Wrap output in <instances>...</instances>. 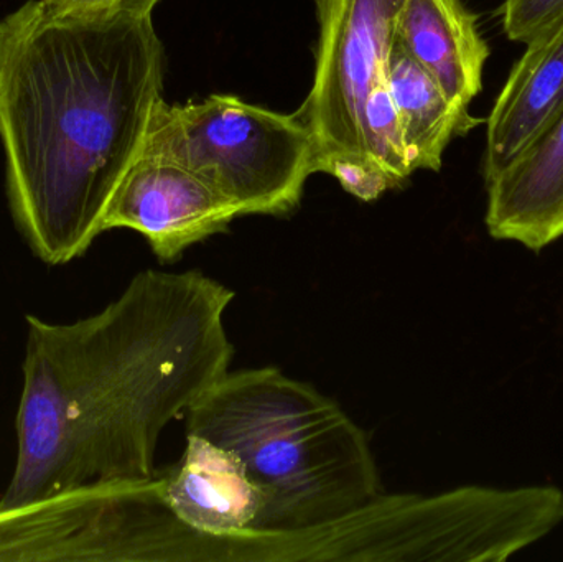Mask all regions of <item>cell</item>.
<instances>
[{
    "label": "cell",
    "mask_w": 563,
    "mask_h": 562,
    "mask_svg": "<svg viewBox=\"0 0 563 562\" xmlns=\"http://www.w3.org/2000/svg\"><path fill=\"white\" fill-rule=\"evenodd\" d=\"M402 5L404 0H317L313 86L295 111L313 137L314 161L364 154V102L386 79Z\"/></svg>",
    "instance_id": "cell-5"
},
{
    "label": "cell",
    "mask_w": 563,
    "mask_h": 562,
    "mask_svg": "<svg viewBox=\"0 0 563 562\" xmlns=\"http://www.w3.org/2000/svg\"><path fill=\"white\" fill-rule=\"evenodd\" d=\"M164 48L152 16L63 13L30 0L0 20V141L13 220L43 263L81 257L147 142Z\"/></svg>",
    "instance_id": "cell-2"
},
{
    "label": "cell",
    "mask_w": 563,
    "mask_h": 562,
    "mask_svg": "<svg viewBox=\"0 0 563 562\" xmlns=\"http://www.w3.org/2000/svg\"><path fill=\"white\" fill-rule=\"evenodd\" d=\"M361 137L364 154L389 175L396 188L402 187L413 168L387 78L371 89L364 102Z\"/></svg>",
    "instance_id": "cell-11"
},
{
    "label": "cell",
    "mask_w": 563,
    "mask_h": 562,
    "mask_svg": "<svg viewBox=\"0 0 563 562\" xmlns=\"http://www.w3.org/2000/svg\"><path fill=\"white\" fill-rule=\"evenodd\" d=\"M161 0H119L115 12L129 13L135 16H152L155 5Z\"/></svg>",
    "instance_id": "cell-14"
},
{
    "label": "cell",
    "mask_w": 563,
    "mask_h": 562,
    "mask_svg": "<svg viewBox=\"0 0 563 562\" xmlns=\"http://www.w3.org/2000/svg\"><path fill=\"white\" fill-rule=\"evenodd\" d=\"M240 210L187 168L142 154L119 185L104 218V233L137 231L162 263L224 233Z\"/></svg>",
    "instance_id": "cell-6"
},
{
    "label": "cell",
    "mask_w": 563,
    "mask_h": 562,
    "mask_svg": "<svg viewBox=\"0 0 563 562\" xmlns=\"http://www.w3.org/2000/svg\"><path fill=\"white\" fill-rule=\"evenodd\" d=\"M197 434L243 461L264 497L261 533L297 561H343L338 521L383 497L366 434L334 399L273 366L228 372L187 415Z\"/></svg>",
    "instance_id": "cell-3"
},
{
    "label": "cell",
    "mask_w": 563,
    "mask_h": 562,
    "mask_svg": "<svg viewBox=\"0 0 563 562\" xmlns=\"http://www.w3.org/2000/svg\"><path fill=\"white\" fill-rule=\"evenodd\" d=\"M489 236L534 253L563 238V109L496 177L486 181Z\"/></svg>",
    "instance_id": "cell-7"
},
{
    "label": "cell",
    "mask_w": 563,
    "mask_h": 562,
    "mask_svg": "<svg viewBox=\"0 0 563 562\" xmlns=\"http://www.w3.org/2000/svg\"><path fill=\"white\" fill-rule=\"evenodd\" d=\"M563 15V0H505L503 32L511 42L528 43Z\"/></svg>",
    "instance_id": "cell-13"
},
{
    "label": "cell",
    "mask_w": 563,
    "mask_h": 562,
    "mask_svg": "<svg viewBox=\"0 0 563 562\" xmlns=\"http://www.w3.org/2000/svg\"><path fill=\"white\" fill-rule=\"evenodd\" d=\"M563 109V15L526 43L486 119L483 178L508 167Z\"/></svg>",
    "instance_id": "cell-8"
},
{
    "label": "cell",
    "mask_w": 563,
    "mask_h": 562,
    "mask_svg": "<svg viewBox=\"0 0 563 562\" xmlns=\"http://www.w3.org/2000/svg\"><path fill=\"white\" fill-rule=\"evenodd\" d=\"M386 78L413 172H439L450 142L468 134L479 119L470 109L450 101L439 82L406 52L397 36Z\"/></svg>",
    "instance_id": "cell-10"
},
{
    "label": "cell",
    "mask_w": 563,
    "mask_h": 562,
    "mask_svg": "<svg viewBox=\"0 0 563 562\" xmlns=\"http://www.w3.org/2000/svg\"><path fill=\"white\" fill-rule=\"evenodd\" d=\"M331 175L338 184L363 201L377 200L390 188H396L389 175L364 154H333L314 161V174Z\"/></svg>",
    "instance_id": "cell-12"
},
{
    "label": "cell",
    "mask_w": 563,
    "mask_h": 562,
    "mask_svg": "<svg viewBox=\"0 0 563 562\" xmlns=\"http://www.w3.org/2000/svg\"><path fill=\"white\" fill-rule=\"evenodd\" d=\"M234 293L198 271H142L95 316L26 317L16 462L0 510L157 475L165 428L228 372Z\"/></svg>",
    "instance_id": "cell-1"
},
{
    "label": "cell",
    "mask_w": 563,
    "mask_h": 562,
    "mask_svg": "<svg viewBox=\"0 0 563 562\" xmlns=\"http://www.w3.org/2000/svg\"><path fill=\"white\" fill-rule=\"evenodd\" d=\"M396 36L450 101L470 109L482 92L492 49L463 0H404Z\"/></svg>",
    "instance_id": "cell-9"
},
{
    "label": "cell",
    "mask_w": 563,
    "mask_h": 562,
    "mask_svg": "<svg viewBox=\"0 0 563 562\" xmlns=\"http://www.w3.org/2000/svg\"><path fill=\"white\" fill-rule=\"evenodd\" d=\"M142 154L165 158L207 181L243 214H285L314 174V141L300 119L236 96L162 101Z\"/></svg>",
    "instance_id": "cell-4"
}]
</instances>
